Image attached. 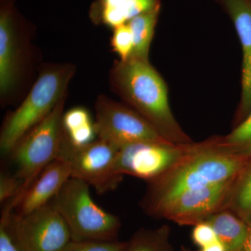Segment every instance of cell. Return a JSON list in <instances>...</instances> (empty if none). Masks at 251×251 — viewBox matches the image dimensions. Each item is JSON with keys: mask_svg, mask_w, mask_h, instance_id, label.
Returning a JSON list of instances; mask_svg holds the SVG:
<instances>
[{"mask_svg": "<svg viewBox=\"0 0 251 251\" xmlns=\"http://www.w3.org/2000/svg\"><path fill=\"white\" fill-rule=\"evenodd\" d=\"M109 82L126 105L146 119L162 138L175 145L194 143L175 119L166 82L150 60L130 57L115 61Z\"/></svg>", "mask_w": 251, "mask_h": 251, "instance_id": "1", "label": "cell"}, {"mask_svg": "<svg viewBox=\"0 0 251 251\" xmlns=\"http://www.w3.org/2000/svg\"><path fill=\"white\" fill-rule=\"evenodd\" d=\"M250 158L213 150L206 140L200 142L193 153L148 183L140 206L145 214L155 218L181 193L235 179Z\"/></svg>", "mask_w": 251, "mask_h": 251, "instance_id": "2", "label": "cell"}, {"mask_svg": "<svg viewBox=\"0 0 251 251\" xmlns=\"http://www.w3.org/2000/svg\"><path fill=\"white\" fill-rule=\"evenodd\" d=\"M75 73L72 64L46 68L25 99L5 118L0 132L1 154L9 156L18 142L49 115L61 99Z\"/></svg>", "mask_w": 251, "mask_h": 251, "instance_id": "3", "label": "cell"}, {"mask_svg": "<svg viewBox=\"0 0 251 251\" xmlns=\"http://www.w3.org/2000/svg\"><path fill=\"white\" fill-rule=\"evenodd\" d=\"M50 203L67 224L72 241L117 240L122 226L120 218L94 202L90 186L85 181L69 178Z\"/></svg>", "mask_w": 251, "mask_h": 251, "instance_id": "4", "label": "cell"}, {"mask_svg": "<svg viewBox=\"0 0 251 251\" xmlns=\"http://www.w3.org/2000/svg\"><path fill=\"white\" fill-rule=\"evenodd\" d=\"M66 99L67 96L23 137L9 155L14 167L13 174L22 181L23 196L41 172L59 158L64 140L62 117Z\"/></svg>", "mask_w": 251, "mask_h": 251, "instance_id": "5", "label": "cell"}, {"mask_svg": "<svg viewBox=\"0 0 251 251\" xmlns=\"http://www.w3.org/2000/svg\"><path fill=\"white\" fill-rule=\"evenodd\" d=\"M119 150L98 138L83 146H73L64 133L58 159L69 164L71 177L85 181L97 193L103 194L116 189L123 179L117 171Z\"/></svg>", "mask_w": 251, "mask_h": 251, "instance_id": "6", "label": "cell"}, {"mask_svg": "<svg viewBox=\"0 0 251 251\" xmlns=\"http://www.w3.org/2000/svg\"><path fill=\"white\" fill-rule=\"evenodd\" d=\"M19 251H59L72 241L62 216L51 203L25 215L1 214Z\"/></svg>", "mask_w": 251, "mask_h": 251, "instance_id": "7", "label": "cell"}, {"mask_svg": "<svg viewBox=\"0 0 251 251\" xmlns=\"http://www.w3.org/2000/svg\"><path fill=\"white\" fill-rule=\"evenodd\" d=\"M94 108L97 138L119 149L145 142H168L146 119L126 104L99 95Z\"/></svg>", "mask_w": 251, "mask_h": 251, "instance_id": "8", "label": "cell"}, {"mask_svg": "<svg viewBox=\"0 0 251 251\" xmlns=\"http://www.w3.org/2000/svg\"><path fill=\"white\" fill-rule=\"evenodd\" d=\"M198 143L175 145L168 142H145L120 148L117 171L147 182L161 176L197 149Z\"/></svg>", "mask_w": 251, "mask_h": 251, "instance_id": "9", "label": "cell"}, {"mask_svg": "<svg viewBox=\"0 0 251 251\" xmlns=\"http://www.w3.org/2000/svg\"><path fill=\"white\" fill-rule=\"evenodd\" d=\"M15 0H0V94L2 103L9 101L19 83L24 57L23 37L27 24L15 7Z\"/></svg>", "mask_w": 251, "mask_h": 251, "instance_id": "10", "label": "cell"}, {"mask_svg": "<svg viewBox=\"0 0 251 251\" xmlns=\"http://www.w3.org/2000/svg\"><path fill=\"white\" fill-rule=\"evenodd\" d=\"M234 180L181 193L163 206L155 219L168 220L181 226L204 222L224 209Z\"/></svg>", "mask_w": 251, "mask_h": 251, "instance_id": "11", "label": "cell"}, {"mask_svg": "<svg viewBox=\"0 0 251 251\" xmlns=\"http://www.w3.org/2000/svg\"><path fill=\"white\" fill-rule=\"evenodd\" d=\"M215 1L233 23L242 47V92L234 128L244 121L251 109V4L249 0Z\"/></svg>", "mask_w": 251, "mask_h": 251, "instance_id": "12", "label": "cell"}, {"mask_svg": "<svg viewBox=\"0 0 251 251\" xmlns=\"http://www.w3.org/2000/svg\"><path fill=\"white\" fill-rule=\"evenodd\" d=\"M70 177V167L67 162L60 159L52 161L38 175L13 213L25 215L50 204Z\"/></svg>", "mask_w": 251, "mask_h": 251, "instance_id": "13", "label": "cell"}, {"mask_svg": "<svg viewBox=\"0 0 251 251\" xmlns=\"http://www.w3.org/2000/svg\"><path fill=\"white\" fill-rule=\"evenodd\" d=\"M227 251H239L245 242L249 225L233 212L221 210L206 220Z\"/></svg>", "mask_w": 251, "mask_h": 251, "instance_id": "14", "label": "cell"}, {"mask_svg": "<svg viewBox=\"0 0 251 251\" xmlns=\"http://www.w3.org/2000/svg\"><path fill=\"white\" fill-rule=\"evenodd\" d=\"M62 126L66 137L73 146H83L97 138L94 122L90 112L83 107H75L64 112Z\"/></svg>", "mask_w": 251, "mask_h": 251, "instance_id": "15", "label": "cell"}, {"mask_svg": "<svg viewBox=\"0 0 251 251\" xmlns=\"http://www.w3.org/2000/svg\"><path fill=\"white\" fill-rule=\"evenodd\" d=\"M209 148L222 152L251 157V109L249 115L232 131L206 139Z\"/></svg>", "mask_w": 251, "mask_h": 251, "instance_id": "16", "label": "cell"}, {"mask_svg": "<svg viewBox=\"0 0 251 251\" xmlns=\"http://www.w3.org/2000/svg\"><path fill=\"white\" fill-rule=\"evenodd\" d=\"M224 209L232 211L247 224L251 221V157L234 179Z\"/></svg>", "mask_w": 251, "mask_h": 251, "instance_id": "17", "label": "cell"}, {"mask_svg": "<svg viewBox=\"0 0 251 251\" xmlns=\"http://www.w3.org/2000/svg\"><path fill=\"white\" fill-rule=\"evenodd\" d=\"M161 6L152 11L140 14L132 18L128 24L132 31L133 37V50L130 57L143 60H150V46L154 36Z\"/></svg>", "mask_w": 251, "mask_h": 251, "instance_id": "18", "label": "cell"}, {"mask_svg": "<svg viewBox=\"0 0 251 251\" xmlns=\"http://www.w3.org/2000/svg\"><path fill=\"white\" fill-rule=\"evenodd\" d=\"M125 251H175L171 242V228L167 225L137 231Z\"/></svg>", "mask_w": 251, "mask_h": 251, "instance_id": "19", "label": "cell"}, {"mask_svg": "<svg viewBox=\"0 0 251 251\" xmlns=\"http://www.w3.org/2000/svg\"><path fill=\"white\" fill-rule=\"evenodd\" d=\"M131 0H97L92 4L90 17L94 23L116 28L130 21Z\"/></svg>", "mask_w": 251, "mask_h": 251, "instance_id": "20", "label": "cell"}, {"mask_svg": "<svg viewBox=\"0 0 251 251\" xmlns=\"http://www.w3.org/2000/svg\"><path fill=\"white\" fill-rule=\"evenodd\" d=\"M111 46L120 60L129 58L133 50V37L128 23L114 29Z\"/></svg>", "mask_w": 251, "mask_h": 251, "instance_id": "21", "label": "cell"}, {"mask_svg": "<svg viewBox=\"0 0 251 251\" xmlns=\"http://www.w3.org/2000/svg\"><path fill=\"white\" fill-rule=\"evenodd\" d=\"M128 242H74L68 243L59 251H125Z\"/></svg>", "mask_w": 251, "mask_h": 251, "instance_id": "22", "label": "cell"}, {"mask_svg": "<svg viewBox=\"0 0 251 251\" xmlns=\"http://www.w3.org/2000/svg\"><path fill=\"white\" fill-rule=\"evenodd\" d=\"M193 227H194L191 233V239L193 242L200 249L219 240L215 231L206 221L200 223Z\"/></svg>", "mask_w": 251, "mask_h": 251, "instance_id": "23", "label": "cell"}, {"mask_svg": "<svg viewBox=\"0 0 251 251\" xmlns=\"http://www.w3.org/2000/svg\"><path fill=\"white\" fill-rule=\"evenodd\" d=\"M0 251H19L4 224H0Z\"/></svg>", "mask_w": 251, "mask_h": 251, "instance_id": "24", "label": "cell"}, {"mask_svg": "<svg viewBox=\"0 0 251 251\" xmlns=\"http://www.w3.org/2000/svg\"><path fill=\"white\" fill-rule=\"evenodd\" d=\"M198 251H226V247L223 243L218 240L217 242L213 243V244H209L203 248L200 249Z\"/></svg>", "mask_w": 251, "mask_h": 251, "instance_id": "25", "label": "cell"}, {"mask_svg": "<svg viewBox=\"0 0 251 251\" xmlns=\"http://www.w3.org/2000/svg\"><path fill=\"white\" fill-rule=\"evenodd\" d=\"M248 233L245 242L243 244L242 249L239 251H251V221L248 224Z\"/></svg>", "mask_w": 251, "mask_h": 251, "instance_id": "26", "label": "cell"}, {"mask_svg": "<svg viewBox=\"0 0 251 251\" xmlns=\"http://www.w3.org/2000/svg\"><path fill=\"white\" fill-rule=\"evenodd\" d=\"M180 251H191L189 249H188V248L185 247H184V246H183V247H181V249H180Z\"/></svg>", "mask_w": 251, "mask_h": 251, "instance_id": "27", "label": "cell"}, {"mask_svg": "<svg viewBox=\"0 0 251 251\" xmlns=\"http://www.w3.org/2000/svg\"><path fill=\"white\" fill-rule=\"evenodd\" d=\"M249 1H250L251 4V0H249Z\"/></svg>", "mask_w": 251, "mask_h": 251, "instance_id": "28", "label": "cell"}]
</instances>
